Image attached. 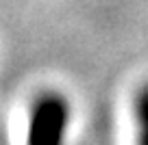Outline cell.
Here are the masks:
<instances>
[{
  "mask_svg": "<svg viewBox=\"0 0 148 145\" xmlns=\"http://www.w3.org/2000/svg\"><path fill=\"white\" fill-rule=\"evenodd\" d=\"M72 106L59 91H44L28 110L26 145H65Z\"/></svg>",
  "mask_w": 148,
  "mask_h": 145,
  "instance_id": "1",
  "label": "cell"
},
{
  "mask_svg": "<svg viewBox=\"0 0 148 145\" xmlns=\"http://www.w3.org/2000/svg\"><path fill=\"white\" fill-rule=\"evenodd\" d=\"M133 117L137 145H148V82H144L133 98Z\"/></svg>",
  "mask_w": 148,
  "mask_h": 145,
  "instance_id": "2",
  "label": "cell"
}]
</instances>
